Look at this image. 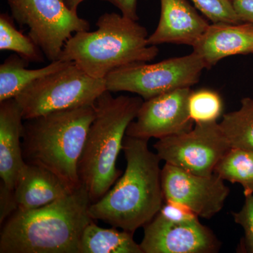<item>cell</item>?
Here are the masks:
<instances>
[{
  "label": "cell",
  "mask_w": 253,
  "mask_h": 253,
  "mask_svg": "<svg viewBox=\"0 0 253 253\" xmlns=\"http://www.w3.org/2000/svg\"><path fill=\"white\" fill-rule=\"evenodd\" d=\"M241 22L253 24V0H231Z\"/></svg>",
  "instance_id": "4316f807"
},
{
  "label": "cell",
  "mask_w": 253,
  "mask_h": 253,
  "mask_svg": "<svg viewBox=\"0 0 253 253\" xmlns=\"http://www.w3.org/2000/svg\"><path fill=\"white\" fill-rule=\"evenodd\" d=\"M91 204L82 184L44 207L16 211L1 229L0 253H80Z\"/></svg>",
  "instance_id": "7a4b0ae2"
},
{
  "label": "cell",
  "mask_w": 253,
  "mask_h": 253,
  "mask_svg": "<svg viewBox=\"0 0 253 253\" xmlns=\"http://www.w3.org/2000/svg\"><path fill=\"white\" fill-rule=\"evenodd\" d=\"M94 105L55 111L26 120L22 149L25 162L46 168L72 191L82 185L78 174Z\"/></svg>",
  "instance_id": "277c9868"
},
{
  "label": "cell",
  "mask_w": 253,
  "mask_h": 253,
  "mask_svg": "<svg viewBox=\"0 0 253 253\" xmlns=\"http://www.w3.org/2000/svg\"><path fill=\"white\" fill-rule=\"evenodd\" d=\"M161 15L157 28L148 38V44H185L194 46L210 23L187 0H160Z\"/></svg>",
  "instance_id": "4fadbf2b"
},
{
  "label": "cell",
  "mask_w": 253,
  "mask_h": 253,
  "mask_svg": "<svg viewBox=\"0 0 253 253\" xmlns=\"http://www.w3.org/2000/svg\"><path fill=\"white\" fill-rule=\"evenodd\" d=\"M143 253H214L220 242L199 220L174 222L158 213L144 226Z\"/></svg>",
  "instance_id": "7c38bea8"
},
{
  "label": "cell",
  "mask_w": 253,
  "mask_h": 253,
  "mask_svg": "<svg viewBox=\"0 0 253 253\" xmlns=\"http://www.w3.org/2000/svg\"><path fill=\"white\" fill-rule=\"evenodd\" d=\"M154 147L161 161L199 175L214 173L231 149L217 122L195 123L191 130L158 139Z\"/></svg>",
  "instance_id": "9c48e42d"
},
{
  "label": "cell",
  "mask_w": 253,
  "mask_h": 253,
  "mask_svg": "<svg viewBox=\"0 0 253 253\" xmlns=\"http://www.w3.org/2000/svg\"><path fill=\"white\" fill-rule=\"evenodd\" d=\"M158 213L168 220L174 222H192L199 220V217L189 208L172 201H165Z\"/></svg>",
  "instance_id": "d4e9b609"
},
{
  "label": "cell",
  "mask_w": 253,
  "mask_h": 253,
  "mask_svg": "<svg viewBox=\"0 0 253 253\" xmlns=\"http://www.w3.org/2000/svg\"><path fill=\"white\" fill-rule=\"evenodd\" d=\"M106 90L105 79L91 77L71 62L35 82L15 99L26 121L55 111L94 105Z\"/></svg>",
  "instance_id": "8992f818"
},
{
  "label": "cell",
  "mask_w": 253,
  "mask_h": 253,
  "mask_svg": "<svg viewBox=\"0 0 253 253\" xmlns=\"http://www.w3.org/2000/svg\"><path fill=\"white\" fill-rule=\"evenodd\" d=\"M11 16L0 15V50L14 51L29 62L44 61V54L29 36L16 29Z\"/></svg>",
  "instance_id": "44dd1931"
},
{
  "label": "cell",
  "mask_w": 253,
  "mask_h": 253,
  "mask_svg": "<svg viewBox=\"0 0 253 253\" xmlns=\"http://www.w3.org/2000/svg\"><path fill=\"white\" fill-rule=\"evenodd\" d=\"M68 8L74 11H77L78 6L84 0H63Z\"/></svg>",
  "instance_id": "f1b7e54d"
},
{
  "label": "cell",
  "mask_w": 253,
  "mask_h": 253,
  "mask_svg": "<svg viewBox=\"0 0 253 253\" xmlns=\"http://www.w3.org/2000/svg\"><path fill=\"white\" fill-rule=\"evenodd\" d=\"M132 233L117 228L104 229L91 221L81 239L80 253H143Z\"/></svg>",
  "instance_id": "ac0fdd59"
},
{
  "label": "cell",
  "mask_w": 253,
  "mask_h": 253,
  "mask_svg": "<svg viewBox=\"0 0 253 253\" xmlns=\"http://www.w3.org/2000/svg\"><path fill=\"white\" fill-rule=\"evenodd\" d=\"M195 7L212 23H241L231 0H191Z\"/></svg>",
  "instance_id": "603a6c76"
},
{
  "label": "cell",
  "mask_w": 253,
  "mask_h": 253,
  "mask_svg": "<svg viewBox=\"0 0 253 253\" xmlns=\"http://www.w3.org/2000/svg\"><path fill=\"white\" fill-rule=\"evenodd\" d=\"M191 91V87L181 88L144 101L126 136L160 139L191 130L194 124L188 108Z\"/></svg>",
  "instance_id": "8fae6325"
},
{
  "label": "cell",
  "mask_w": 253,
  "mask_h": 253,
  "mask_svg": "<svg viewBox=\"0 0 253 253\" xmlns=\"http://www.w3.org/2000/svg\"><path fill=\"white\" fill-rule=\"evenodd\" d=\"M29 61L19 55L12 54L0 66V102L15 99L28 86L41 78L67 66L69 61H51L38 69H28Z\"/></svg>",
  "instance_id": "e0dca14e"
},
{
  "label": "cell",
  "mask_w": 253,
  "mask_h": 253,
  "mask_svg": "<svg viewBox=\"0 0 253 253\" xmlns=\"http://www.w3.org/2000/svg\"><path fill=\"white\" fill-rule=\"evenodd\" d=\"M193 51L201 57L206 69L228 56L253 54V24L245 22L210 24L193 46Z\"/></svg>",
  "instance_id": "5bb4252c"
},
{
  "label": "cell",
  "mask_w": 253,
  "mask_h": 253,
  "mask_svg": "<svg viewBox=\"0 0 253 253\" xmlns=\"http://www.w3.org/2000/svg\"><path fill=\"white\" fill-rule=\"evenodd\" d=\"M149 139L125 136L124 173L96 202L89 214L113 227L134 232L152 220L164 204L161 159L149 148Z\"/></svg>",
  "instance_id": "6da1fadb"
},
{
  "label": "cell",
  "mask_w": 253,
  "mask_h": 253,
  "mask_svg": "<svg viewBox=\"0 0 253 253\" xmlns=\"http://www.w3.org/2000/svg\"><path fill=\"white\" fill-rule=\"evenodd\" d=\"M96 31L78 32L65 44L59 60L73 62L97 79L134 63L150 62L157 46L148 44V32L137 21L123 14L106 13L96 23Z\"/></svg>",
  "instance_id": "3957f363"
},
{
  "label": "cell",
  "mask_w": 253,
  "mask_h": 253,
  "mask_svg": "<svg viewBox=\"0 0 253 253\" xmlns=\"http://www.w3.org/2000/svg\"><path fill=\"white\" fill-rule=\"evenodd\" d=\"M219 124L231 149L253 153V98L241 99L239 109L224 114Z\"/></svg>",
  "instance_id": "d6986e66"
},
{
  "label": "cell",
  "mask_w": 253,
  "mask_h": 253,
  "mask_svg": "<svg viewBox=\"0 0 253 253\" xmlns=\"http://www.w3.org/2000/svg\"><path fill=\"white\" fill-rule=\"evenodd\" d=\"M23 121L16 99L0 102V176L1 182L14 191L26 163L22 149Z\"/></svg>",
  "instance_id": "9a60e30c"
},
{
  "label": "cell",
  "mask_w": 253,
  "mask_h": 253,
  "mask_svg": "<svg viewBox=\"0 0 253 253\" xmlns=\"http://www.w3.org/2000/svg\"><path fill=\"white\" fill-rule=\"evenodd\" d=\"M111 3L121 11V14L134 21L139 20L137 14V0H101Z\"/></svg>",
  "instance_id": "83f0119b"
},
{
  "label": "cell",
  "mask_w": 253,
  "mask_h": 253,
  "mask_svg": "<svg viewBox=\"0 0 253 253\" xmlns=\"http://www.w3.org/2000/svg\"><path fill=\"white\" fill-rule=\"evenodd\" d=\"M245 203L239 212H233L236 224L244 231V246L246 252L253 253V194L245 196Z\"/></svg>",
  "instance_id": "cb8c5ba5"
},
{
  "label": "cell",
  "mask_w": 253,
  "mask_h": 253,
  "mask_svg": "<svg viewBox=\"0 0 253 253\" xmlns=\"http://www.w3.org/2000/svg\"><path fill=\"white\" fill-rule=\"evenodd\" d=\"M188 108L194 123L217 122L222 113V99L217 91L199 89L190 94Z\"/></svg>",
  "instance_id": "7402d4cb"
},
{
  "label": "cell",
  "mask_w": 253,
  "mask_h": 253,
  "mask_svg": "<svg viewBox=\"0 0 253 253\" xmlns=\"http://www.w3.org/2000/svg\"><path fill=\"white\" fill-rule=\"evenodd\" d=\"M214 172L224 181L243 186L244 195L253 194V153L230 149L217 163Z\"/></svg>",
  "instance_id": "ffe728a7"
},
{
  "label": "cell",
  "mask_w": 253,
  "mask_h": 253,
  "mask_svg": "<svg viewBox=\"0 0 253 253\" xmlns=\"http://www.w3.org/2000/svg\"><path fill=\"white\" fill-rule=\"evenodd\" d=\"M165 201L189 208L199 217L211 219L220 212L230 190L215 173L199 175L165 163L161 172Z\"/></svg>",
  "instance_id": "30bf717a"
},
{
  "label": "cell",
  "mask_w": 253,
  "mask_h": 253,
  "mask_svg": "<svg viewBox=\"0 0 253 253\" xmlns=\"http://www.w3.org/2000/svg\"><path fill=\"white\" fill-rule=\"evenodd\" d=\"M11 17L29 28L28 36L49 61L59 60L66 42L90 24L68 8L63 0H7Z\"/></svg>",
  "instance_id": "ba28073f"
},
{
  "label": "cell",
  "mask_w": 253,
  "mask_h": 253,
  "mask_svg": "<svg viewBox=\"0 0 253 253\" xmlns=\"http://www.w3.org/2000/svg\"><path fill=\"white\" fill-rule=\"evenodd\" d=\"M18 210L17 204L15 199L14 191L9 189L2 183L0 184V224Z\"/></svg>",
  "instance_id": "484cf974"
},
{
  "label": "cell",
  "mask_w": 253,
  "mask_h": 253,
  "mask_svg": "<svg viewBox=\"0 0 253 253\" xmlns=\"http://www.w3.org/2000/svg\"><path fill=\"white\" fill-rule=\"evenodd\" d=\"M144 101L139 96L114 97L106 90L95 102L94 118L78 163L80 180L91 202L101 199L122 174L116 165L118 155L126 129Z\"/></svg>",
  "instance_id": "5b68a950"
},
{
  "label": "cell",
  "mask_w": 253,
  "mask_h": 253,
  "mask_svg": "<svg viewBox=\"0 0 253 253\" xmlns=\"http://www.w3.org/2000/svg\"><path fill=\"white\" fill-rule=\"evenodd\" d=\"M138 63L120 68L106 78V89L139 95L144 101L181 88L191 87L199 82L204 61L191 54L155 63Z\"/></svg>",
  "instance_id": "52a82bcc"
},
{
  "label": "cell",
  "mask_w": 253,
  "mask_h": 253,
  "mask_svg": "<svg viewBox=\"0 0 253 253\" xmlns=\"http://www.w3.org/2000/svg\"><path fill=\"white\" fill-rule=\"evenodd\" d=\"M73 191L51 171L26 163L19 173L14 189L17 211L44 207Z\"/></svg>",
  "instance_id": "2e32d148"
}]
</instances>
